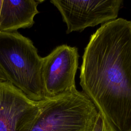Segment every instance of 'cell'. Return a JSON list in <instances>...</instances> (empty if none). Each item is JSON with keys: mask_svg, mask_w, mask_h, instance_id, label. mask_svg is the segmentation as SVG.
<instances>
[{"mask_svg": "<svg viewBox=\"0 0 131 131\" xmlns=\"http://www.w3.org/2000/svg\"><path fill=\"white\" fill-rule=\"evenodd\" d=\"M80 84L109 131H131V21L102 24L84 49Z\"/></svg>", "mask_w": 131, "mask_h": 131, "instance_id": "cell-1", "label": "cell"}, {"mask_svg": "<svg viewBox=\"0 0 131 131\" xmlns=\"http://www.w3.org/2000/svg\"><path fill=\"white\" fill-rule=\"evenodd\" d=\"M43 57L29 38L17 32H0V68L8 81L29 98L38 102L46 96L42 79Z\"/></svg>", "mask_w": 131, "mask_h": 131, "instance_id": "cell-2", "label": "cell"}, {"mask_svg": "<svg viewBox=\"0 0 131 131\" xmlns=\"http://www.w3.org/2000/svg\"><path fill=\"white\" fill-rule=\"evenodd\" d=\"M99 113L85 94L77 90L41 101L29 131H90Z\"/></svg>", "mask_w": 131, "mask_h": 131, "instance_id": "cell-3", "label": "cell"}, {"mask_svg": "<svg viewBox=\"0 0 131 131\" xmlns=\"http://www.w3.org/2000/svg\"><path fill=\"white\" fill-rule=\"evenodd\" d=\"M67 27L66 33L81 32L116 19L122 8V0H52Z\"/></svg>", "mask_w": 131, "mask_h": 131, "instance_id": "cell-4", "label": "cell"}, {"mask_svg": "<svg viewBox=\"0 0 131 131\" xmlns=\"http://www.w3.org/2000/svg\"><path fill=\"white\" fill-rule=\"evenodd\" d=\"M79 57L78 49L67 45L56 47L43 57L42 79L47 98L77 91L75 76Z\"/></svg>", "mask_w": 131, "mask_h": 131, "instance_id": "cell-5", "label": "cell"}, {"mask_svg": "<svg viewBox=\"0 0 131 131\" xmlns=\"http://www.w3.org/2000/svg\"><path fill=\"white\" fill-rule=\"evenodd\" d=\"M41 102L30 99L8 81L0 80V131H29Z\"/></svg>", "mask_w": 131, "mask_h": 131, "instance_id": "cell-6", "label": "cell"}, {"mask_svg": "<svg viewBox=\"0 0 131 131\" xmlns=\"http://www.w3.org/2000/svg\"><path fill=\"white\" fill-rule=\"evenodd\" d=\"M40 1L3 0L0 14V32H15L20 28L31 27L39 13Z\"/></svg>", "mask_w": 131, "mask_h": 131, "instance_id": "cell-7", "label": "cell"}, {"mask_svg": "<svg viewBox=\"0 0 131 131\" xmlns=\"http://www.w3.org/2000/svg\"><path fill=\"white\" fill-rule=\"evenodd\" d=\"M92 131H109L100 113H99Z\"/></svg>", "mask_w": 131, "mask_h": 131, "instance_id": "cell-8", "label": "cell"}, {"mask_svg": "<svg viewBox=\"0 0 131 131\" xmlns=\"http://www.w3.org/2000/svg\"><path fill=\"white\" fill-rule=\"evenodd\" d=\"M0 80L1 81H8V79L5 75V74L2 71L0 68Z\"/></svg>", "mask_w": 131, "mask_h": 131, "instance_id": "cell-9", "label": "cell"}, {"mask_svg": "<svg viewBox=\"0 0 131 131\" xmlns=\"http://www.w3.org/2000/svg\"><path fill=\"white\" fill-rule=\"evenodd\" d=\"M3 2V0H0V14H1V9H2Z\"/></svg>", "mask_w": 131, "mask_h": 131, "instance_id": "cell-10", "label": "cell"}, {"mask_svg": "<svg viewBox=\"0 0 131 131\" xmlns=\"http://www.w3.org/2000/svg\"><path fill=\"white\" fill-rule=\"evenodd\" d=\"M93 129H92V130H90V131H92V130H93Z\"/></svg>", "mask_w": 131, "mask_h": 131, "instance_id": "cell-11", "label": "cell"}]
</instances>
